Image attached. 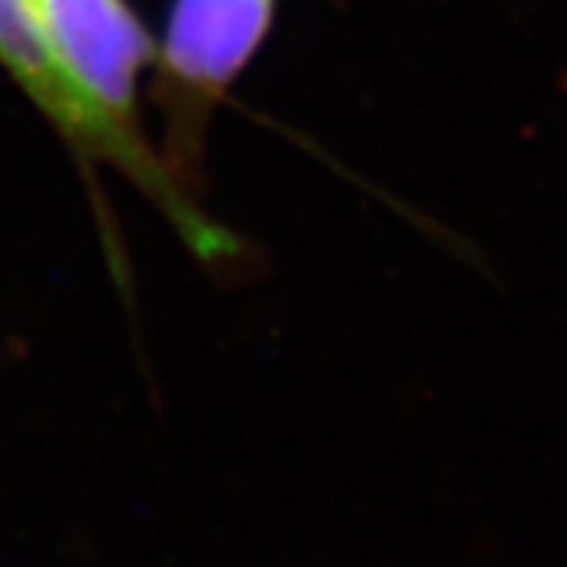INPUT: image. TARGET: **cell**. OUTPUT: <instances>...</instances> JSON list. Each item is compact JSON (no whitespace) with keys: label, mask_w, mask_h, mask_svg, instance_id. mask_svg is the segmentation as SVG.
<instances>
[{"label":"cell","mask_w":567,"mask_h":567,"mask_svg":"<svg viewBox=\"0 0 567 567\" xmlns=\"http://www.w3.org/2000/svg\"><path fill=\"white\" fill-rule=\"evenodd\" d=\"M0 63L10 70V76H17V82L32 95V102L39 104L80 148L117 164L140 183L199 252L212 256V252L227 249V237L183 199L177 183L171 181V174L148 152L140 133L102 117L73 89V82L66 80V73L41 32L39 17L29 0H0Z\"/></svg>","instance_id":"6da1fadb"},{"label":"cell","mask_w":567,"mask_h":567,"mask_svg":"<svg viewBox=\"0 0 567 567\" xmlns=\"http://www.w3.org/2000/svg\"><path fill=\"white\" fill-rule=\"evenodd\" d=\"M54 58L85 102L136 130V82L155 44L126 0H29Z\"/></svg>","instance_id":"7a4b0ae2"},{"label":"cell","mask_w":567,"mask_h":567,"mask_svg":"<svg viewBox=\"0 0 567 567\" xmlns=\"http://www.w3.org/2000/svg\"><path fill=\"white\" fill-rule=\"evenodd\" d=\"M275 17V0H174L162 61L183 95L205 102L244 70Z\"/></svg>","instance_id":"3957f363"}]
</instances>
